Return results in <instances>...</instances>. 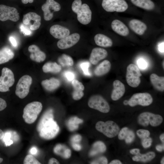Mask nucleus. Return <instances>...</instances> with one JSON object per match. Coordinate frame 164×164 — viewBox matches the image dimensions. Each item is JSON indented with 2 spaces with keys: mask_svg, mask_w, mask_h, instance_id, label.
Segmentation results:
<instances>
[{
  "mask_svg": "<svg viewBox=\"0 0 164 164\" xmlns=\"http://www.w3.org/2000/svg\"><path fill=\"white\" fill-rule=\"evenodd\" d=\"M53 112L52 109H49L46 111L37 126V129L40 137L46 139L53 138L60 130L59 126L53 120Z\"/></svg>",
  "mask_w": 164,
  "mask_h": 164,
  "instance_id": "nucleus-1",
  "label": "nucleus"
},
{
  "mask_svg": "<svg viewBox=\"0 0 164 164\" xmlns=\"http://www.w3.org/2000/svg\"><path fill=\"white\" fill-rule=\"evenodd\" d=\"M81 0H75L72 5V11L77 14L78 21L83 25H87L91 22L92 12L86 4H82Z\"/></svg>",
  "mask_w": 164,
  "mask_h": 164,
  "instance_id": "nucleus-2",
  "label": "nucleus"
},
{
  "mask_svg": "<svg viewBox=\"0 0 164 164\" xmlns=\"http://www.w3.org/2000/svg\"><path fill=\"white\" fill-rule=\"evenodd\" d=\"M42 109V104L39 101H33L27 104L23 109L22 115L25 122L28 124L34 123Z\"/></svg>",
  "mask_w": 164,
  "mask_h": 164,
  "instance_id": "nucleus-3",
  "label": "nucleus"
},
{
  "mask_svg": "<svg viewBox=\"0 0 164 164\" xmlns=\"http://www.w3.org/2000/svg\"><path fill=\"white\" fill-rule=\"evenodd\" d=\"M96 129L110 138L115 137L118 133L119 128L114 122L108 121L105 122L99 121L95 125Z\"/></svg>",
  "mask_w": 164,
  "mask_h": 164,
  "instance_id": "nucleus-4",
  "label": "nucleus"
},
{
  "mask_svg": "<svg viewBox=\"0 0 164 164\" xmlns=\"http://www.w3.org/2000/svg\"><path fill=\"white\" fill-rule=\"evenodd\" d=\"M142 74L138 67L135 65L130 64L127 67L126 75L127 84L133 87H138L141 82L140 77Z\"/></svg>",
  "mask_w": 164,
  "mask_h": 164,
  "instance_id": "nucleus-5",
  "label": "nucleus"
},
{
  "mask_svg": "<svg viewBox=\"0 0 164 164\" xmlns=\"http://www.w3.org/2000/svg\"><path fill=\"white\" fill-rule=\"evenodd\" d=\"M32 79L29 75H25L19 80L16 87L15 94L19 98L23 99L28 94Z\"/></svg>",
  "mask_w": 164,
  "mask_h": 164,
  "instance_id": "nucleus-6",
  "label": "nucleus"
},
{
  "mask_svg": "<svg viewBox=\"0 0 164 164\" xmlns=\"http://www.w3.org/2000/svg\"><path fill=\"white\" fill-rule=\"evenodd\" d=\"M138 121L139 124L144 126H148L149 124L152 126H156L162 123L163 118L159 115L145 112L139 115Z\"/></svg>",
  "mask_w": 164,
  "mask_h": 164,
  "instance_id": "nucleus-7",
  "label": "nucleus"
},
{
  "mask_svg": "<svg viewBox=\"0 0 164 164\" xmlns=\"http://www.w3.org/2000/svg\"><path fill=\"white\" fill-rule=\"evenodd\" d=\"M102 6L106 11L109 12H124L128 7L125 0H103Z\"/></svg>",
  "mask_w": 164,
  "mask_h": 164,
  "instance_id": "nucleus-8",
  "label": "nucleus"
},
{
  "mask_svg": "<svg viewBox=\"0 0 164 164\" xmlns=\"http://www.w3.org/2000/svg\"><path fill=\"white\" fill-rule=\"evenodd\" d=\"M15 82L14 74L12 71L7 67H4L0 77V92H5L9 90Z\"/></svg>",
  "mask_w": 164,
  "mask_h": 164,
  "instance_id": "nucleus-9",
  "label": "nucleus"
},
{
  "mask_svg": "<svg viewBox=\"0 0 164 164\" xmlns=\"http://www.w3.org/2000/svg\"><path fill=\"white\" fill-rule=\"evenodd\" d=\"M88 104L90 108L104 113L108 112L110 110L108 102L102 97L99 95L91 96L88 100Z\"/></svg>",
  "mask_w": 164,
  "mask_h": 164,
  "instance_id": "nucleus-10",
  "label": "nucleus"
},
{
  "mask_svg": "<svg viewBox=\"0 0 164 164\" xmlns=\"http://www.w3.org/2000/svg\"><path fill=\"white\" fill-rule=\"evenodd\" d=\"M153 101L151 95L148 93H137L134 94L128 101V104L131 107L138 105L147 106Z\"/></svg>",
  "mask_w": 164,
  "mask_h": 164,
  "instance_id": "nucleus-11",
  "label": "nucleus"
},
{
  "mask_svg": "<svg viewBox=\"0 0 164 164\" xmlns=\"http://www.w3.org/2000/svg\"><path fill=\"white\" fill-rule=\"evenodd\" d=\"M20 18L17 9L4 5H0V20L5 21L9 20L14 22L18 21Z\"/></svg>",
  "mask_w": 164,
  "mask_h": 164,
  "instance_id": "nucleus-12",
  "label": "nucleus"
},
{
  "mask_svg": "<svg viewBox=\"0 0 164 164\" xmlns=\"http://www.w3.org/2000/svg\"><path fill=\"white\" fill-rule=\"evenodd\" d=\"M41 17L36 13L30 12L23 15L22 22L23 24L28 26L31 30H35L40 27Z\"/></svg>",
  "mask_w": 164,
  "mask_h": 164,
  "instance_id": "nucleus-13",
  "label": "nucleus"
},
{
  "mask_svg": "<svg viewBox=\"0 0 164 164\" xmlns=\"http://www.w3.org/2000/svg\"><path fill=\"white\" fill-rule=\"evenodd\" d=\"M60 5L54 0H46L45 3L42 6L44 13V18L46 21L51 20L53 18V12L60 10Z\"/></svg>",
  "mask_w": 164,
  "mask_h": 164,
  "instance_id": "nucleus-14",
  "label": "nucleus"
},
{
  "mask_svg": "<svg viewBox=\"0 0 164 164\" xmlns=\"http://www.w3.org/2000/svg\"><path fill=\"white\" fill-rule=\"evenodd\" d=\"M80 35L74 33L60 39L57 43L58 47L61 49H67L76 44L80 39Z\"/></svg>",
  "mask_w": 164,
  "mask_h": 164,
  "instance_id": "nucleus-15",
  "label": "nucleus"
},
{
  "mask_svg": "<svg viewBox=\"0 0 164 164\" xmlns=\"http://www.w3.org/2000/svg\"><path fill=\"white\" fill-rule=\"evenodd\" d=\"M108 56V53L105 49L96 47L92 50L89 58L90 62L95 65L101 60L105 58Z\"/></svg>",
  "mask_w": 164,
  "mask_h": 164,
  "instance_id": "nucleus-16",
  "label": "nucleus"
},
{
  "mask_svg": "<svg viewBox=\"0 0 164 164\" xmlns=\"http://www.w3.org/2000/svg\"><path fill=\"white\" fill-rule=\"evenodd\" d=\"M28 51L30 53V58L32 60L40 63L44 61L46 58V55L41 51L36 45H32L28 47Z\"/></svg>",
  "mask_w": 164,
  "mask_h": 164,
  "instance_id": "nucleus-17",
  "label": "nucleus"
},
{
  "mask_svg": "<svg viewBox=\"0 0 164 164\" xmlns=\"http://www.w3.org/2000/svg\"><path fill=\"white\" fill-rule=\"evenodd\" d=\"M113 86L111 98L113 101H117L124 94L125 92V87L124 84L118 80H116L114 81Z\"/></svg>",
  "mask_w": 164,
  "mask_h": 164,
  "instance_id": "nucleus-18",
  "label": "nucleus"
},
{
  "mask_svg": "<svg viewBox=\"0 0 164 164\" xmlns=\"http://www.w3.org/2000/svg\"><path fill=\"white\" fill-rule=\"evenodd\" d=\"M50 32L54 37L60 39L68 36L70 33L68 29L58 25L52 26L50 29Z\"/></svg>",
  "mask_w": 164,
  "mask_h": 164,
  "instance_id": "nucleus-19",
  "label": "nucleus"
},
{
  "mask_svg": "<svg viewBox=\"0 0 164 164\" xmlns=\"http://www.w3.org/2000/svg\"><path fill=\"white\" fill-rule=\"evenodd\" d=\"M111 26L114 32L121 36H126L129 34L128 28L119 20H114L111 23Z\"/></svg>",
  "mask_w": 164,
  "mask_h": 164,
  "instance_id": "nucleus-20",
  "label": "nucleus"
},
{
  "mask_svg": "<svg viewBox=\"0 0 164 164\" xmlns=\"http://www.w3.org/2000/svg\"><path fill=\"white\" fill-rule=\"evenodd\" d=\"M130 28L135 33L139 35H143L147 29L145 23L137 19H133L129 22Z\"/></svg>",
  "mask_w": 164,
  "mask_h": 164,
  "instance_id": "nucleus-21",
  "label": "nucleus"
},
{
  "mask_svg": "<svg viewBox=\"0 0 164 164\" xmlns=\"http://www.w3.org/2000/svg\"><path fill=\"white\" fill-rule=\"evenodd\" d=\"M72 84L73 88L72 93V97L75 100L80 99L84 96L83 92L84 87L82 83L76 79H73L72 82Z\"/></svg>",
  "mask_w": 164,
  "mask_h": 164,
  "instance_id": "nucleus-22",
  "label": "nucleus"
},
{
  "mask_svg": "<svg viewBox=\"0 0 164 164\" xmlns=\"http://www.w3.org/2000/svg\"><path fill=\"white\" fill-rule=\"evenodd\" d=\"M111 64L110 62L105 60L100 63L95 68L94 70L95 75L101 76L108 73L111 68Z\"/></svg>",
  "mask_w": 164,
  "mask_h": 164,
  "instance_id": "nucleus-23",
  "label": "nucleus"
},
{
  "mask_svg": "<svg viewBox=\"0 0 164 164\" xmlns=\"http://www.w3.org/2000/svg\"><path fill=\"white\" fill-rule=\"evenodd\" d=\"M41 84L43 88L49 91H53L59 87L60 82L59 80L55 78L43 80Z\"/></svg>",
  "mask_w": 164,
  "mask_h": 164,
  "instance_id": "nucleus-24",
  "label": "nucleus"
},
{
  "mask_svg": "<svg viewBox=\"0 0 164 164\" xmlns=\"http://www.w3.org/2000/svg\"><path fill=\"white\" fill-rule=\"evenodd\" d=\"M150 79L152 84L155 89L160 91H164V77H159L153 73L150 75Z\"/></svg>",
  "mask_w": 164,
  "mask_h": 164,
  "instance_id": "nucleus-25",
  "label": "nucleus"
},
{
  "mask_svg": "<svg viewBox=\"0 0 164 164\" xmlns=\"http://www.w3.org/2000/svg\"><path fill=\"white\" fill-rule=\"evenodd\" d=\"M94 40L96 45L101 47H111L113 44L112 41L110 38L101 34L96 35L94 37Z\"/></svg>",
  "mask_w": 164,
  "mask_h": 164,
  "instance_id": "nucleus-26",
  "label": "nucleus"
},
{
  "mask_svg": "<svg viewBox=\"0 0 164 164\" xmlns=\"http://www.w3.org/2000/svg\"><path fill=\"white\" fill-rule=\"evenodd\" d=\"M14 54L9 47L5 46L0 50V64L5 63L12 59Z\"/></svg>",
  "mask_w": 164,
  "mask_h": 164,
  "instance_id": "nucleus-27",
  "label": "nucleus"
},
{
  "mask_svg": "<svg viewBox=\"0 0 164 164\" xmlns=\"http://www.w3.org/2000/svg\"><path fill=\"white\" fill-rule=\"evenodd\" d=\"M132 2L135 6L145 10H153L155 5L151 0H131Z\"/></svg>",
  "mask_w": 164,
  "mask_h": 164,
  "instance_id": "nucleus-28",
  "label": "nucleus"
},
{
  "mask_svg": "<svg viewBox=\"0 0 164 164\" xmlns=\"http://www.w3.org/2000/svg\"><path fill=\"white\" fill-rule=\"evenodd\" d=\"M43 72L57 73L61 70L62 68L60 65L56 62H48L45 63L43 67Z\"/></svg>",
  "mask_w": 164,
  "mask_h": 164,
  "instance_id": "nucleus-29",
  "label": "nucleus"
},
{
  "mask_svg": "<svg viewBox=\"0 0 164 164\" xmlns=\"http://www.w3.org/2000/svg\"><path fill=\"white\" fill-rule=\"evenodd\" d=\"M106 149V145L103 142L100 141H97L93 144L89 155L90 156H94L98 153L105 152Z\"/></svg>",
  "mask_w": 164,
  "mask_h": 164,
  "instance_id": "nucleus-30",
  "label": "nucleus"
},
{
  "mask_svg": "<svg viewBox=\"0 0 164 164\" xmlns=\"http://www.w3.org/2000/svg\"><path fill=\"white\" fill-rule=\"evenodd\" d=\"M155 156V153L150 152L144 154L139 153L132 157V159L134 161L147 162L153 159Z\"/></svg>",
  "mask_w": 164,
  "mask_h": 164,
  "instance_id": "nucleus-31",
  "label": "nucleus"
},
{
  "mask_svg": "<svg viewBox=\"0 0 164 164\" xmlns=\"http://www.w3.org/2000/svg\"><path fill=\"white\" fill-rule=\"evenodd\" d=\"M83 120L77 117H74L70 118L67 122V125L70 131H73L77 129L78 125L82 123Z\"/></svg>",
  "mask_w": 164,
  "mask_h": 164,
  "instance_id": "nucleus-32",
  "label": "nucleus"
},
{
  "mask_svg": "<svg viewBox=\"0 0 164 164\" xmlns=\"http://www.w3.org/2000/svg\"><path fill=\"white\" fill-rule=\"evenodd\" d=\"M58 61L63 66H72L73 64V61L72 58L65 54H62L59 58Z\"/></svg>",
  "mask_w": 164,
  "mask_h": 164,
  "instance_id": "nucleus-33",
  "label": "nucleus"
},
{
  "mask_svg": "<svg viewBox=\"0 0 164 164\" xmlns=\"http://www.w3.org/2000/svg\"><path fill=\"white\" fill-rule=\"evenodd\" d=\"M24 164H41L33 156L31 155H27L25 157L24 161Z\"/></svg>",
  "mask_w": 164,
  "mask_h": 164,
  "instance_id": "nucleus-34",
  "label": "nucleus"
},
{
  "mask_svg": "<svg viewBox=\"0 0 164 164\" xmlns=\"http://www.w3.org/2000/svg\"><path fill=\"white\" fill-rule=\"evenodd\" d=\"M66 149L65 146L59 144L54 147V152L56 154L60 155L63 157L64 152Z\"/></svg>",
  "mask_w": 164,
  "mask_h": 164,
  "instance_id": "nucleus-35",
  "label": "nucleus"
},
{
  "mask_svg": "<svg viewBox=\"0 0 164 164\" xmlns=\"http://www.w3.org/2000/svg\"><path fill=\"white\" fill-rule=\"evenodd\" d=\"M137 135L142 139L149 137L150 135L149 132L147 130L140 129L137 131Z\"/></svg>",
  "mask_w": 164,
  "mask_h": 164,
  "instance_id": "nucleus-36",
  "label": "nucleus"
},
{
  "mask_svg": "<svg viewBox=\"0 0 164 164\" xmlns=\"http://www.w3.org/2000/svg\"><path fill=\"white\" fill-rule=\"evenodd\" d=\"M90 63L88 62H84L81 63L80 67L84 74L87 76H90V73L88 70Z\"/></svg>",
  "mask_w": 164,
  "mask_h": 164,
  "instance_id": "nucleus-37",
  "label": "nucleus"
},
{
  "mask_svg": "<svg viewBox=\"0 0 164 164\" xmlns=\"http://www.w3.org/2000/svg\"><path fill=\"white\" fill-rule=\"evenodd\" d=\"M135 135L133 131L128 130L127 135L125 138V142L129 144L132 142L134 139Z\"/></svg>",
  "mask_w": 164,
  "mask_h": 164,
  "instance_id": "nucleus-38",
  "label": "nucleus"
},
{
  "mask_svg": "<svg viewBox=\"0 0 164 164\" xmlns=\"http://www.w3.org/2000/svg\"><path fill=\"white\" fill-rule=\"evenodd\" d=\"M128 129L127 127H124L118 133V138L120 140H123L125 138Z\"/></svg>",
  "mask_w": 164,
  "mask_h": 164,
  "instance_id": "nucleus-39",
  "label": "nucleus"
},
{
  "mask_svg": "<svg viewBox=\"0 0 164 164\" xmlns=\"http://www.w3.org/2000/svg\"><path fill=\"white\" fill-rule=\"evenodd\" d=\"M11 136V134L9 132L6 133L4 135L3 140L6 146H9L13 143V141L10 139Z\"/></svg>",
  "mask_w": 164,
  "mask_h": 164,
  "instance_id": "nucleus-40",
  "label": "nucleus"
},
{
  "mask_svg": "<svg viewBox=\"0 0 164 164\" xmlns=\"http://www.w3.org/2000/svg\"><path fill=\"white\" fill-rule=\"evenodd\" d=\"M108 160L104 156H101L92 161L91 162V164H106L108 163Z\"/></svg>",
  "mask_w": 164,
  "mask_h": 164,
  "instance_id": "nucleus-41",
  "label": "nucleus"
},
{
  "mask_svg": "<svg viewBox=\"0 0 164 164\" xmlns=\"http://www.w3.org/2000/svg\"><path fill=\"white\" fill-rule=\"evenodd\" d=\"M137 64L139 67L142 69H145L148 66V63L146 60L142 58H140L137 60Z\"/></svg>",
  "mask_w": 164,
  "mask_h": 164,
  "instance_id": "nucleus-42",
  "label": "nucleus"
},
{
  "mask_svg": "<svg viewBox=\"0 0 164 164\" xmlns=\"http://www.w3.org/2000/svg\"><path fill=\"white\" fill-rule=\"evenodd\" d=\"M142 139V145L144 148H147L151 145L152 142V139L151 138L149 137Z\"/></svg>",
  "mask_w": 164,
  "mask_h": 164,
  "instance_id": "nucleus-43",
  "label": "nucleus"
},
{
  "mask_svg": "<svg viewBox=\"0 0 164 164\" xmlns=\"http://www.w3.org/2000/svg\"><path fill=\"white\" fill-rule=\"evenodd\" d=\"M21 31L25 35H30L31 34L30 29L26 26H24V24H22L20 26Z\"/></svg>",
  "mask_w": 164,
  "mask_h": 164,
  "instance_id": "nucleus-44",
  "label": "nucleus"
},
{
  "mask_svg": "<svg viewBox=\"0 0 164 164\" xmlns=\"http://www.w3.org/2000/svg\"><path fill=\"white\" fill-rule=\"evenodd\" d=\"M64 76L69 81H72L74 79L75 75L73 73L70 71H67L64 73Z\"/></svg>",
  "mask_w": 164,
  "mask_h": 164,
  "instance_id": "nucleus-45",
  "label": "nucleus"
},
{
  "mask_svg": "<svg viewBox=\"0 0 164 164\" xmlns=\"http://www.w3.org/2000/svg\"><path fill=\"white\" fill-rule=\"evenodd\" d=\"M7 106L6 101L3 99L0 98V111L4 109Z\"/></svg>",
  "mask_w": 164,
  "mask_h": 164,
  "instance_id": "nucleus-46",
  "label": "nucleus"
},
{
  "mask_svg": "<svg viewBox=\"0 0 164 164\" xmlns=\"http://www.w3.org/2000/svg\"><path fill=\"white\" fill-rule=\"evenodd\" d=\"M82 139L81 136L79 135H76L73 136L71 138V140L73 142H80Z\"/></svg>",
  "mask_w": 164,
  "mask_h": 164,
  "instance_id": "nucleus-47",
  "label": "nucleus"
},
{
  "mask_svg": "<svg viewBox=\"0 0 164 164\" xmlns=\"http://www.w3.org/2000/svg\"><path fill=\"white\" fill-rule=\"evenodd\" d=\"M71 150L68 149H66L64 151L63 157L66 159L69 158L71 155Z\"/></svg>",
  "mask_w": 164,
  "mask_h": 164,
  "instance_id": "nucleus-48",
  "label": "nucleus"
},
{
  "mask_svg": "<svg viewBox=\"0 0 164 164\" xmlns=\"http://www.w3.org/2000/svg\"><path fill=\"white\" fill-rule=\"evenodd\" d=\"M9 40L13 46L16 47L17 46V41L16 39L14 37L10 36L9 37Z\"/></svg>",
  "mask_w": 164,
  "mask_h": 164,
  "instance_id": "nucleus-49",
  "label": "nucleus"
},
{
  "mask_svg": "<svg viewBox=\"0 0 164 164\" xmlns=\"http://www.w3.org/2000/svg\"><path fill=\"white\" fill-rule=\"evenodd\" d=\"M72 146L75 150L77 151H80L81 149V145L76 143H73L72 144Z\"/></svg>",
  "mask_w": 164,
  "mask_h": 164,
  "instance_id": "nucleus-50",
  "label": "nucleus"
},
{
  "mask_svg": "<svg viewBox=\"0 0 164 164\" xmlns=\"http://www.w3.org/2000/svg\"><path fill=\"white\" fill-rule=\"evenodd\" d=\"M164 42L159 43L158 46V49L159 51L162 53H164Z\"/></svg>",
  "mask_w": 164,
  "mask_h": 164,
  "instance_id": "nucleus-51",
  "label": "nucleus"
},
{
  "mask_svg": "<svg viewBox=\"0 0 164 164\" xmlns=\"http://www.w3.org/2000/svg\"><path fill=\"white\" fill-rule=\"evenodd\" d=\"M48 164H60V162L54 158H51L49 160Z\"/></svg>",
  "mask_w": 164,
  "mask_h": 164,
  "instance_id": "nucleus-52",
  "label": "nucleus"
},
{
  "mask_svg": "<svg viewBox=\"0 0 164 164\" xmlns=\"http://www.w3.org/2000/svg\"><path fill=\"white\" fill-rule=\"evenodd\" d=\"M139 152L140 150L138 149H134L130 151V153L133 155H137L140 153Z\"/></svg>",
  "mask_w": 164,
  "mask_h": 164,
  "instance_id": "nucleus-53",
  "label": "nucleus"
},
{
  "mask_svg": "<svg viewBox=\"0 0 164 164\" xmlns=\"http://www.w3.org/2000/svg\"><path fill=\"white\" fill-rule=\"evenodd\" d=\"M164 144L163 145H158L156 147V149L159 152H162L164 149Z\"/></svg>",
  "mask_w": 164,
  "mask_h": 164,
  "instance_id": "nucleus-54",
  "label": "nucleus"
},
{
  "mask_svg": "<svg viewBox=\"0 0 164 164\" xmlns=\"http://www.w3.org/2000/svg\"><path fill=\"white\" fill-rule=\"evenodd\" d=\"M110 164H121L122 163L118 160H114L111 161L110 163Z\"/></svg>",
  "mask_w": 164,
  "mask_h": 164,
  "instance_id": "nucleus-55",
  "label": "nucleus"
},
{
  "mask_svg": "<svg viewBox=\"0 0 164 164\" xmlns=\"http://www.w3.org/2000/svg\"><path fill=\"white\" fill-rule=\"evenodd\" d=\"M34 0H22V3L24 4H26L28 3H32Z\"/></svg>",
  "mask_w": 164,
  "mask_h": 164,
  "instance_id": "nucleus-56",
  "label": "nucleus"
},
{
  "mask_svg": "<svg viewBox=\"0 0 164 164\" xmlns=\"http://www.w3.org/2000/svg\"><path fill=\"white\" fill-rule=\"evenodd\" d=\"M37 152V149L35 148H32L31 149L30 152L32 154H35Z\"/></svg>",
  "mask_w": 164,
  "mask_h": 164,
  "instance_id": "nucleus-57",
  "label": "nucleus"
},
{
  "mask_svg": "<svg viewBox=\"0 0 164 164\" xmlns=\"http://www.w3.org/2000/svg\"><path fill=\"white\" fill-rule=\"evenodd\" d=\"M4 135L3 131L0 129V140L2 138Z\"/></svg>",
  "mask_w": 164,
  "mask_h": 164,
  "instance_id": "nucleus-58",
  "label": "nucleus"
},
{
  "mask_svg": "<svg viewBox=\"0 0 164 164\" xmlns=\"http://www.w3.org/2000/svg\"><path fill=\"white\" fill-rule=\"evenodd\" d=\"M160 138L162 142L164 143V134H162L160 136Z\"/></svg>",
  "mask_w": 164,
  "mask_h": 164,
  "instance_id": "nucleus-59",
  "label": "nucleus"
},
{
  "mask_svg": "<svg viewBox=\"0 0 164 164\" xmlns=\"http://www.w3.org/2000/svg\"><path fill=\"white\" fill-rule=\"evenodd\" d=\"M124 104L125 105H127L128 104V101L127 100H125L124 101Z\"/></svg>",
  "mask_w": 164,
  "mask_h": 164,
  "instance_id": "nucleus-60",
  "label": "nucleus"
},
{
  "mask_svg": "<svg viewBox=\"0 0 164 164\" xmlns=\"http://www.w3.org/2000/svg\"><path fill=\"white\" fill-rule=\"evenodd\" d=\"M161 163L162 164H164V158L163 157L162 158V159L161 161Z\"/></svg>",
  "mask_w": 164,
  "mask_h": 164,
  "instance_id": "nucleus-61",
  "label": "nucleus"
},
{
  "mask_svg": "<svg viewBox=\"0 0 164 164\" xmlns=\"http://www.w3.org/2000/svg\"><path fill=\"white\" fill-rule=\"evenodd\" d=\"M3 161V159L0 157V163H1Z\"/></svg>",
  "mask_w": 164,
  "mask_h": 164,
  "instance_id": "nucleus-62",
  "label": "nucleus"
},
{
  "mask_svg": "<svg viewBox=\"0 0 164 164\" xmlns=\"http://www.w3.org/2000/svg\"><path fill=\"white\" fill-rule=\"evenodd\" d=\"M163 67L164 68V62H163Z\"/></svg>",
  "mask_w": 164,
  "mask_h": 164,
  "instance_id": "nucleus-63",
  "label": "nucleus"
}]
</instances>
